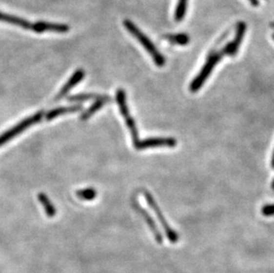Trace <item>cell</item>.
<instances>
[{
  "label": "cell",
  "mask_w": 274,
  "mask_h": 273,
  "mask_svg": "<svg viewBox=\"0 0 274 273\" xmlns=\"http://www.w3.org/2000/svg\"><path fill=\"white\" fill-rule=\"evenodd\" d=\"M122 24L124 26V28L127 29L128 32L137 39V41L139 42V44H141L147 53L150 54L154 62L157 64V67L162 68L165 65L164 56L158 51L156 45L153 44L152 41L148 39L147 36L144 34L142 31L132 22V20H124Z\"/></svg>",
  "instance_id": "obj_1"
},
{
  "label": "cell",
  "mask_w": 274,
  "mask_h": 273,
  "mask_svg": "<svg viewBox=\"0 0 274 273\" xmlns=\"http://www.w3.org/2000/svg\"><path fill=\"white\" fill-rule=\"evenodd\" d=\"M224 55H225V54L223 53L222 50L220 52H215V53H212L209 55V57L207 58V61L201 68L200 73L193 80V82L189 86V90L191 91L192 93H196L201 89V86L205 83L207 79L211 76L213 69L215 68V65L218 62H220V60Z\"/></svg>",
  "instance_id": "obj_2"
},
{
  "label": "cell",
  "mask_w": 274,
  "mask_h": 273,
  "mask_svg": "<svg viewBox=\"0 0 274 273\" xmlns=\"http://www.w3.org/2000/svg\"><path fill=\"white\" fill-rule=\"evenodd\" d=\"M117 102L119 106L120 112L122 114L124 120H125V123L127 125L128 129L131 132L132 142H133V145L135 146L139 142L138 132H137V125H136L135 120L132 118L131 114H130L127 101H126V93L122 89H118L117 91Z\"/></svg>",
  "instance_id": "obj_3"
},
{
  "label": "cell",
  "mask_w": 274,
  "mask_h": 273,
  "mask_svg": "<svg viewBox=\"0 0 274 273\" xmlns=\"http://www.w3.org/2000/svg\"><path fill=\"white\" fill-rule=\"evenodd\" d=\"M143 195L145 197V199L147 200V203L150 206V208L152 209L153 211L155 212V214L157 215V218L159 220L160 224L162 226V229L164 231V233L166 234L167 238L172 242V243H176L178 240V235L175 231L172 230V227L170 226V224L167 223L166 219L164 218L163 214H162V210H160L159 206L157 205V201L153 198L152 195L147 192V191H143Z\"/></svg>",
  "instance_id": "obj_4"
},
{
  "label": "cell",
  "mask_w": 274,
  "mask_h": 273,
  "mask_svg": "<svg viewBox=\"0 0 274 273\" xmlns=\"http://www.w3.org/2000/svg\"><path fill=\"white\" fill-rule=\"evenodd\" d=\"M43 116H44V112H42V111L38 112L33 116L29 117V118H26L23 121L19 122L17 125H15V127L11 128L10 130H8L7 132L3 133L0 136V146H3L6 142L11 140L15 136H17L18 134L24 132L25 130L28 129L29 127L32 126L33 124L39 122Z\"/></svg>",
  "instance_id": "obj_5"
},
{
  "label": "cell",
  "mask_w": 274,
  "mask_h": 273,
  "mask_svg": "<svg viewBox=\"0 0 274 273\" xmlns=\"http://www.w3.org/2000/svg\"><path fill=\"white\" fill-rule=\"evenodd\" d=\"M176 146V140L173 137H149L139 140L135 148L137 150H144L153 147H175Z\"/></svg>",
  "instance_id": "obj_6"
},
{
  "label": "cell",
  "mask_w": 274,
  "mask_h": 273,
  "mask_svg": "<svg viewBox=\"0 0 274 273\" xmlns=\"http://www.w3.org/2000/svg\"><path fill=\"white\" fill-rule=\"evenodd\" d=\"M247 29V25L243 21L239 22L237 25V29H236V34L235 38L232 42L228 43L225 45L224 48L222 49L223 53L225 55L228 56H235L238 53L239 48H240V44L244 38L245 32Z\"/></svg>",
  "instance_id": "obj_7"
},
{
  "label": "cell",
  "mask_w": 274,
  "mask_h": 273,
  "mask_svg": "<svg viewBox=\"0 0 274 273\" xmlns=\"http://www.w3.org/2000/svg\"><path fill=\"white\" fill-rule=\"evenodd\" d=\"M0 21L20 27L21 29H29L31 31H33L34 29V22H30L29 20L18 17L16 15H9L3 12H0Z\"/></svg>",
  "instance_id": "obj_8"
},
{
  "label": "cell",
  "mask_w": 274,
  "mask_h": 273,
  "mask_svg": "<svg viewBox=\"0 0 274 273\" xmlns=\"http://www.w3.org/2000/svg\"><path fill=\"white\" fill-rule=\"evenodd\" d=\"M84 76H85V72H84V70H83V69H78L77 71H75L73 76L69 78V81L64 84L63 87L61 88V90L59 91L58 95L55 98V100L58 101L59 99H61L66 94H68L69 93V91L75 85H77L78 83L81 82V80L84 78Z\"/></svg>",
  "instance_id": "obj_9"
},
{
  "label": "cell",
  "mask_w": 274,
  "mask_h": 273,
  "mask_svg": "<svg viewBox=\"0 0 274 273\" xmlns=\"http://www.w3.org/2000/svg\"><path fill=\"white\" fill-rule=\"evenodd\" d=\"M134 206H135V209L137 210V212L142 215L143 218L145 219L147 225L149 226V228L151 230L153 234L155 235V238L157 239V242L159 244H162V240H163V239H162V234L159 232L157 224H156V222H155L152 217H151V215L149 214V213L147 212V210H144L142 207L139 206L137 203H134Z\"/></svg>",
  "instance_id": "obj_10"
},
{
  "label": "cell",
  "mask_w": 274,
  "mask_h": 273,
  "mask_svg": "<svg viewBox=\"0 0 274 273\" xmlns=\"http://www.w3.org/2000/svg\"><path fill=\"white\" fill-rule=\"evenodd\" d=\"M82 106L81 105H75V106H70V107H60L58 108H55L51 110L49 113L46 114L45 119L47 121H51L56 117H59L64 114H68V113L78 112L82 110Z\"/></svg>",
  "instance_id": "obj_11"
},
{
  "label": "cell",
  "mask_w": 274,
  "mask_h": 273,
  "mask_svg": "<svg viewBox=\"0 0 274 273\" xmlns=\"http://www.w3.org/2000/svg\"><path fill=\"white\" fill-rule=\"evenodd\" d=\"M110 101H111V98L108 96H106V95L101 96L95 102L93 103V105L89 107L85 112L83 113L82 117H81V120H83V121L87 120L88 118L93 116L94 113H96L98 110H99L106 103L110 102Z\"/></svg>",
  "instance_id": "obj_12"
},
{
  "label": "cell",
  "mask_w": 274,
  "mask_h": 273,
  "mask_svg": "<svg viewBox=\"0 0 274 273\" xmlns=\"http://www.w3.org/2000/svg\"><path fill=\"white\" fill-rule=\"evenodd\" d=\"M38 198H39L40 203L43 205L46 215L48 217H54V215L56 214V209L54 208V205L52 204V202L50 201L49 198L43 193L39 194Z\"/></svg>",
  "instance_id": "obj_13"
},
{
  "label": "cell",
  "mask_w": 274,
  "mask_h": 273,
  "mask_svg": "<svg viewBox=\"0 0 274 273\" xmlns=\"http://www.w3.org/2000/svg\"><path fill=\"white\" fill-rule=\"evenodd\" d=\"M163 39H166L171 44H177V45H186L190 42V39L188 35L185 33H179V34L166 35L163 37Z\"/></svg>",
  "instance_id": "obj_14"
},
{
  "label": "cell",
  "mask_w": 274,
  "mask_h": 273,
  "mask_svg": "<svg viewBox=\"0 0 274 273\" xmlns=\"http://www.w3.org/2000/svg\"><path fill=\"white\" fill-rule=\"evenodd\" d=\"M187 2L188 0H178L174 15V19L176 21L179 22L185 18L186 9H187Z\"/></svg>",
  "instance_id": "obj_15"
},
{
  "label": "cell",
  "mask_w": 274,
  "mask_h": 273,
  "mask_svg": "<svg viewBox=\"0 0 274 273\" xmlns=\"http://www.w3.org/2000/svg\"><path fill=\"white\" fill-rule=\"evenodd\" d=\"M102 95H98L95 93H81L78 95H74V96H70L68 98V100L69 102H77V101H85L88 99H92V98H96L98 99L99 98L101 97Z\"/></svg>",
  "instance_id": "obj_16"
},
{
  "label": "cell",
  "mask_w": 274,
  "mask_h": 273,
  "mask_svg": "<svg viewBox=\"0 0 274 273\" xmlns=\"http://www.w3.org/2000/svg\"><path fill=\"white\" fill-rule=\"evenodd\" d=\"M96 195H97L96 191L93 188H89V189H84V190H80L77 192V195L82 200H93L96 197Z\"/></svg>",
  "instance_id": "obj_17"
},
{
  "label": "cell",
  "mask_w": 274,
  "mask_h": 273,
  "mask_svg": "<svg viewBox=\"0 0 274 273\" xmlns=\"http://www.w3.org/2000/svg\"><path fill=\"white\" fill-rule=\"evenodd\" d=\"M262 214L264 216H272L274 215V204L265 205L262 209Z\"/></svg>",
  "instance_id": "obj_18"
},
{
  "label": "cell",
  "mask_w": 274,
  "mask_h": 273,
  "mask_svg": "<svg viewBox=\"0 0 274 273\" xmlns=\"http://www.w3.org/2000/svg\"><path fill=\"white\" fill-rule=\"evenodd\" d=\"M250 2V4L253 5V6H257L259 5V1L258 0H249Z\"/></svg>",
  "instance_id": "obj_19"
},
{
  "label": "cell",
  "mask_w": 274,
  "mask_h": 273,
  "mask_svg": "<svg viewBox=\"0 0 274 273\" xmlns=\"http://www.w3.org/2000/svg\"><path fill=\"white\" fill-rule=\"evenodd\" d=\"M271 166H272V168L274 169V153H273V156H272V161H271Z\"/></svg>",
  "instance_id": "obj_20"
},
{
  "label": "cell",
  "mask_w": 274,
  "mask_h": 273,
  "mask_svg": "<svg viewBox=\"0 0 274 273\" xmlns=\"http://www.w3.org/2000/svg\"><path fill=\"white\" fill-rule=\"evenodd\" d=\"M272 189L274 191V179L273 180V182H272Z\"/></svg>",
  "instance_id": "obj_21"
},
{
  "label": "cell",
  "mask_w": 274,
  "mask_h": 273,
  "mask_svg": "<svg viewBox=\"0 0 274 273\" xmlns=\"http://www.w3.org/2000/svg\"><path fill=\"white\" fill-rule=\"evenodd\" d=\"M271 27H272L273 29H274V22H272V23H271Z\"/></svg>",
  "instance_id": "obj_22"
},
{
  "label": "cell",
  "mask_w": 274,
  "mask_h": 273,
  "mask_svg": "<svg viewBox=\"0 0 274 273\" xmlns=\"http://www.w3.org/2000/svg\"><path fill=\"white\" fill-rule=\"evenodd\" d=\"M273 39L274 40V34H273Z\"/></svg>",
  "instance_id": "obj_23"
}]
</instances>
